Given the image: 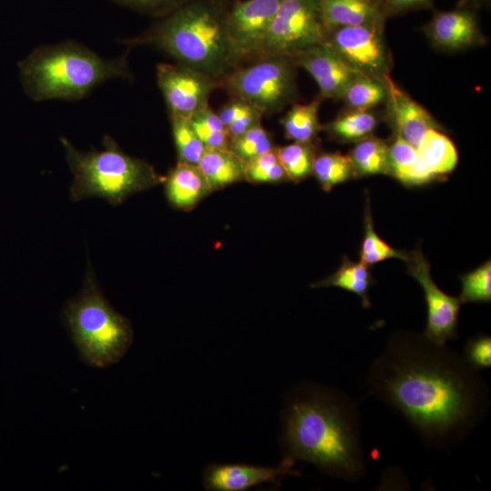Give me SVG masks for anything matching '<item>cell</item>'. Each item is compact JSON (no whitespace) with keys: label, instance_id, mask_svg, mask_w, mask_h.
Instances as JSON below:
<instances>
[{"label":"cell","instance_id":"obj_1","mask_svg":"<svg viewBox=\"0 0 491 491\" xmlns=\"http://www.w3.org/2000/svg\"><path fill=\"white\" fill-rule=\"evenodd\" d=\"M366 381L370 393L399 412L436 448L460 443L489 406L488 387L478 370L424 335L392 336Z\"/></svg>","mask_w":491,"mask_h":491},{"label":"cell","instance_id":"obj_2","mask_svg":"<svg viewBox=\"0 0 491 491\" xmlns=\"http://www.w3.org/2000/svg\"><path fill=\"white\" fill-rule=\"evenodd\" d=\"M283 443L286 457L330 476L356 482L365 474L360 416L341 392L314 386L294 396L284 416Z\"/></svg>","mask_w":491,"mask_h":491},{"label":"cell","instance_id":"obj_3","mask_svg":"<svg viewBox=\"0 0 491 491\" xmlns=\"http://www.w3.org/2000/svg\"><path fill=\"white\" fill-rule=\"evenodd\" d=\"M229 5L223 0H187L148 30L121 40L129 48L151 45L178 65L220 81L237 67L226 28Z\"/></svg>","mask_w":491,"mask_h":491},{"label":"cell","instance_id":"obj_4","mask_svg":"<svg viewBox=\"0 0 491 491\" xmlns=\"http://www.w3.org/2000/svg\"><path fill=\"white\" fill-rule=\"evenodd\" d=\"M17 66L24 92L36 102L79 100L108 80L133 78L127 51L105 59L75 41L38 46Z\"/></svg>","mask_w":491,"mask_h":491},{"label":"cell","instance_id":"obj_5","mask_svg":"<svg viewBox=\"0 0 491 491\" xmlns=\"http://www.w3.org/2000/svg\"><path fill=\"white\" fill-rule=\"evenodd\" d=\"M60 141L73 174L69 190L73 202L100 197L116 205L131 195L159 185L165 179L148 162L125 153L108 135L103 138L101 150L88 152L76 149L65 137Z\"/></svg>","mask_w":491,"mask_h":491},{"label":"cell","instance_id":"obj_6","mask_svg":"<svg viewBox=\"0 0 491 491\" xmlns=\"http://www.w3.org/2000/svg\"><path fill=\"white\" fill-rule=\"evenodd\" d=\"M64 318L81 359L92 366L118 363L133 342L130 321L108 303L91 268L79 294L65 304Z\"/></svg>","mask_w":491,"mask_h":491},{"label":"cell","instance_id":"obj_7","mask_svg":"<svg viewBox=\"0 0 491 491\" xmlns=\"http://www.w3.org/2000/svg\"><path fill=\"white\" fill-rule=\"evenodd\" d=\"M296 66L288 56H263L232 70L220 81V85L233 98L248 103L262 115L274 114L296 94Z\"/></svg>","mask_w":491,"mask_h":491},{"label":"cell","instance_id":"obj_8","mask_svg":"<svg viewBox=\"0 0 491 491\" xmlns=\"http://www.w3.org/2000/svg\"><path fill=\"white\" fill-rule=\"evenodd\" d=\"M325 37L316 0H281L268 30L263 56L293 57L323 44Z\"/></svg>","mask_w":491,"mask_h":491},{"label":"cell","instance_id":"obj_9","mask_svg":"<svg viewBox=\"0 0 491 491\" xmlns=\"http://www.w3.org/2000/svg\"><path fill=\"white\" fill-rule=\"evenodd\" d=\"M281 0H237L229 5L226 28L237 67L263 56L272 21Z\"/></svg>","mask_w":491,"mask_h":491},{"label":"cell","instance_id":"obj_10","mask_svg":"<svg viewBox=\"0 0 491 491\" xmlns=\"http://www.w3.org/2000/svg\"><path fill=\"white\" fill-rule=\"evenodd\" d=\"M384 25L338 27L326 32L325 44L361 74L384 81L389 75V56Z\"/></svg>","mask_w":491,"mask_h":491},{"label":"cell","instance_id":"obj_11","mask_svg":"<svg viewBox=\"0 0 491 491\" xmlns=\"http://www.w3.org/2000/svg\"><path fill=\"white\" fill-rule=\"evenodd\" d=\"M156 80L169 115L185 118L208 106L212 92L220 85L208 75L178 64H158Z\"/></svg>","mask_w":491,"mask_h":491},{"label":"cell","instance_id":"obj_12","mask_svg":"<svg viewBox=\"0 0 491 491\" xmlns=\"http://www.w3.org/2000/svg\"><path fill=\"white\" fill-rule=\"evenodd\" d=\"M407 270L422 286L427 306L424 336L438 345L456 338L457 320L462 305L458 297L446 295L434 282L430 265L419 248L408 254Z\"/></svg>","mask_w":491,"mask_h":491},{"label":"cell","instance_id":"obj_13","mask_svg":"<svg viewBox=\"0 0 491 491\" xmlns=\"http://www.w3.org/2000/svg\"><path fill=\"white\" fill-rule=\"evenodd\" d=\"M291 58L296 65L304 68L313 77L321 98H341L346 85L363 75L325 43L309 47Z\"/></svg>","mask_w":491,"mask_h":491},{"label":"cell","instance_id":"obj_14","mask_svg":"<svg viewBox=\"0 0 491 491\" xmlns=\"http://www.w3.org/2000/svg\"><path fill=\"white\" fill-rule=\"evenodd\" d=\"M295 461L285 457L276 467L246 464H210L204 472V486L211 491H245L261 484L279 485L293 470Z\"/></svg>","mask_w":491,"mask_h":491},{"label":"cell","instance_id":"obj_15","mask_svg":"<svg viewBox=\"0 0 491 491\" xmlns=\"http://www.w3.org/2000/svg\"><path fill=\"white\" fill-rule=\"evenodd\" d=\"M425 32L435 46L448 51L465 49L483 40L477 15L467 7L435 13Z\"/></svg>","mask_w":491,"mask_h":491},{"label":"cell","instance_id":"obj_16","mask_svg":"<svg viewBox=\"0 0 491 491\" xmlns=\"http://www.w3.org/2000/svg\"><path fill=\"white\" fill-rule=\"evenodd\" d=\"M386 99L391 113L394 133L417 146L430 129H441L436 119L406 92L399 88L390 75L385 78Z\"/></svg>","mask_w":491,"mask_h":491},{"label":"cell","instance_id":"obj_17","mask_svg":"<svg viewBox=\"0 0 491 491\" xmlns=\"http://www.w3.org/2000/svg\"><path fill=\"white\" fill-rule=\"evenodd\" d=\"M326 31L346 26L384 25L382 7L371 0H316Z\"/></svg>","mask_w":491,"mask_h":491},{"label":"cell","instance_id":"obj_18","mask_svg":"<svg viewBox=\"0 0 491 491\" xmlns=\"http://www.w3.org/2000/svg\"><path fill=\"white\" fill-rule=\"evenodd\" d=\"M168 203L190 210L214 190L197 165L177 162L163 181Z\"/></svg>","mask_w":491,"mask_h":491},{"label":"cell","instance_id":"obj_19","mask_svg":"<svg viewBox=\"0 0 491 491\" xmlns=\"http://www.w3.org/2000/svg\"><path fill=\"white\" fill-rule=\"evenodd\" d=\"M386 174L406 186L421 185L436 179L422 165L416 146L396 134L388 145Z\"/></svg>","mask_w":491,"mask_h":491},{"label":"cell","instance_id":"obj_20","mask_svg":"<svg viewBox=\"0 0 491 491\" xmlns=\"http://www.w3.org/2000/svg\"><path fill=\"white\" fill-rule=\"evenodd\" d=\"M213 190L246 180V162L226 148H205L198 163Z\"/></svg>","mask_w":491,"mask_h":491},{"label":"cell","instance_id":"obj_21","mask_svg":"<svg viewBox=\"0 0 491 491\" xmlns=\"http://www.w3.org/2000/svg\"><path fill=\"white\" fill-rule=\"evenodd\" d=\"M416 149L422 165L436 179L452 172L457 164L455 145L439 129L428 130Z\"/></svg>","mask_w":491,"mask_h":491},{"label":"cell","instance_id":"obj_22","mask_svg":"<svg viewBox=\"0 0 491 491\" xmlns=\"http://www.w3.org/2000/svg\"><path fill=\"white\" fill-rule=\"evenodd\" d=\"M368 266L362 262L356 263L345 256L340 267L328 277L313 284L314 288L336 286L356 294L362 300L364 307H369V288L374 285Z\"/></svg>","mask_w":491,"mask_h":491},{"label":"cell","instance_id":"obj_23","mask_svg":"<svg viewBox=\"0 0 491 491\" xmlns=\"http://www.w3.org/2000/svg\"><path fill=\"white\" fill-rule=\"evenodd\" d=\"M320 100L294 105L282 118L286 138L294 142L314 144L321 129L318 119Z\"/></svg>","mask_w":491,"mask_h":491},{"label":"cell","instance_id":"obj_24","mask_svg":"<svg viewBox=\"0 0 491 491\" xmlns=\"http://www.w3.org/2000/svg\"><path fill=\"white\" fill-rule=\"evenodd\" d=\"M356 176L386 174L388 145L369 135L356 143L348 155Z\"/></svg>","mask_w":491,"mask_h":491},{"label":"cell","instance_id":"obj_25","mask_svg":"<svg viewBox=\"0 0 491 491\" xmlns=\"http://www.w3.org/2000/svg\"><path fill=\"white\" fill-rule=\"evenodd\" d=\"M376 125L377 118L369 110H352L333 120L326 129L337 141L356 143L371 135Z\"/></svg>","mask_w":491,"mask_h":491},{"label":"cell","instance_id":"obj_26","mask_svg":"<svg viewBox=\"0 0 491 491\" xmlns=\"http://www.w3.org/2000/svg\"><path fill=\"white\" fill-rule=\"evenodd\" d=\"M386 96L385 81L359 75L346 85L340 99L352 110H370Z\"/></svg>","mask_w":491,"mask_h":491},{"label":"cell","instance_id":"obj_27","mask_svg":"<svg viewBox=\"0 0 491 491\" xmlns=\"http://www.w3.org/2000/svg\"><path fill=\"white\" fill-rule=\"evenodd\" d=\"M312 174L326 191L356 177L349 156L338 152L316 155Z\"/></svg>","mask_w":491,"mask_h":491},{"label":"cell","instance_id":"obj_28","mask_svg":"<svg viewBox=\"0 0 491 491\" xmlns=\"http://www.w3.org/2000/svg\"><path fill=\"white\" fill-rule=\"evenodd\" d=\"M276 152L289 180L299 182L312 174L316 156L314 144L294 142L277 147Z\"/></svg>","mask_w":491,"mask_h":491},{"label":"cell","instance_id":"obj_29","mask_svg":"<svg viewBox=\"0 0 491 491\" xmlns=\"http://www.w3.org/2000/svg\"><path fill=\"white\" fill-rule=\"evenodd\" d=\"M407 256L408 254L393 248L376 233L369 207V200L366 198L365 235L361 245L360 262L369 266L387 258H398L406 261Z\"/></svg>","mask_w":491,"mask_h":491},{"label":"cell","instance_id":"obj_30","mask_svg":"<svg viewBox=\"0 0 491 491\" xmlns=\"http://www.w3.org/2000/svg\"><path fill=\"white\" fill-rule=\"evenodd\" d=\"M177 162L197 165L205 147L197 136L190 118L170 115Z\"/></svg>","mask_w":491,"mask_h":491},{"label":"cell","instance_id":"obj_31","mask_svg":"<svg viewBox=\"0 0 491 491\" xmlns=\"http://www.w3.org/2000/svg\"><path fill=\"white\" fill-rule=\"evenodd\" d=\"M190 120L205 148L229 147L227 129L209 105L195 114Z\"/></svg>","mask_w":491,"mask_h":491},{"label":"cell","instance_id":"obj_32","mask_svg":"<svg viewBox=\"0 0 491 491\" xmlns=\"http://www.w3.org/2000/svg\"><path fill=\"white\" fill-rule=\"evenodd\" d=\"M246 180L257 184L289 180L278 158L276 147L246 162Z\"/></svg>","mask_w":491,"mask_h":491},{"label":"cell","instance_id":"obj_33","mask_svg":"<svg viewBox=\"0 0 491 491\" xmlns=\"http://www.w3.org/2000/svg\"><path fill=\"white\" fill-rule=\"evenodd\" d=\"M462 290L459 300L470 302H490L491 262L488 260L475 270L460 276Z\"/></svg>","mask_w":491,"mask_h":491},{"label":"cell","instance_id":"obj_34","mask_svg":"<svg viewBox=\"0 0 491 491\" xmlns=\"http://www.w3.org/2000/svg\"><path fill=\"white\" fill-rule=\"evenodd\" d=\"M229 148L247 162L268 152L274 146L270 135L260 123L230 141Z\"/></svg>","mask_w":491,"mask_h":491},{"label":"cell","instance_id":"obj_35","mask_svg":"<svg viewBox=\"0 0 491 491\" xmlns=\"http://www.w3.org/2000/svg\"><path fill=\"white\" fill-rule=\"evenodd\" d=\"M463 356L476 370L490 367L491 337L486 335H479L471 338L466 343Z\"/></svg>","mask_w":491,"mask_h":491},{"label":"cell","instance_id":"obj_36","mask_svg":"<svg viewBox=\"0 0 491 491\" xmlns=\"http://www.w3.org/2000/svg\"><path fill=\"white\" fill-rule=\"evenodd\" d=\"M135 11L157 16L166 15L187 0H110Z\"/></svg>","mask_w":491,"mask_h":491},{"label":"cell","instance_id":"obj_37","mask_svg":"<svg viewBox=\"0 0 491 491\" xmlns=\"http://www.w3.org/2000/svg\"><path fill=\"white\" fill-rule=\"evenodd\" d=\"M262 115L258 109L252 106L226 127L229 140L232 141L237 138L251 127L260 124Z\"/></svg>","mask_w":491,"mask_h":491},{"label":"cell","instance_id":"obj_38","mask_svg":"<svg viewBox=\"0 0 491 491\" xmlns=\"http://www.w3.org/2000/svg\"><path fill=\"white\" fill-rule=\"evenodd\" d=\"M432 4L433 0H382L381 7L386 17L391 15L429 8Z\"/></svg>","mask_w":491,"mask_h":491},{"label":"cell","instance_id":"obj_39","mask_svg":"<svg viewBox=\"0 0 491 491\" xmlns=\"http://www.w3.org/2000/svg\"><path fill=\"white\" fill-rule=\"evenodd\" d=\"M252 106L253 105L241 99L233 98L230 102L221 107L217 112V115L225 126L227 127L232 122L245 114Z\"/></svg>","mask_w":491,"mask_h":491},{"label":"cell","instance_id":"obj_40","mask_svg":"<svg viewBox=\"0 0 491 491\" xmlns=\"http://www.w3.org/2000/svg\"><path fill=\"white\" fill-rule=\"evenodd\" d=\"M371 1L381 6L382 0H371Z\"/></svg>","mask_w":491,"mask_h":491},{"label":"cell","instance_id":"obj_41","mask_svg":"<svg viewBox=\"0 0 491 491\" xmlns=\"http://www.w3.org/2000/svg\"><path fill=\"white\" fill-rule=\"evenodd\" d=\"M485 1H487V0H485Z\"/></svg>","mask_w":491,"mask_h":491}]
</instances>
